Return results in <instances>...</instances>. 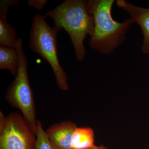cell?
<instances>
[{
    "mask_svg": "<svg viewBox=\"0 0 149 149\" xmlns=\"http://www.w3.org/2000/svg\"><path fill=\"white\" fill-rule=\"evenodd\" d=\"M19 66L16 49L0 45V69L8 70L15 77L18 74Z\"/></svg>",
    "mask_w": 149,
    "mask_h": 149,
    "instance_id": "obj_9",
    "label": "cell"
},
{
    "mask_svg": "<svg viewBox=\"0 0 149 149\" xmlns=\"http://www.w3.org/2000/svg\"><path fill=\"white\" fill-rule=\"evenodd\" d=\"M19 0L0 1V45L15 49L18 38L16 30L7 21L9 8L18 5Z\"/></svg>",
    "mask_w": 149,
    "mask_h": 149,
    "instance_id": "obj_8",
    "label": "cell"
},
{
    "mask_svg": "<svg viewBox=\"0 0 149 149\" xmlns=\"http://www.w3.org/2000/svg\"><path fill=\"white\" fill-rule=\"evenodd\" d=\"M46 18L45 15L39 14L34 15L29 32V47L49 63L59 88L68 91L69 89L68 77L61 65L57 54V37L61 30L54 25L51 27L46 22Z\"/></svg>",
    "mask_w": 149,
    "mask_h": 149,
    "instance_id": "obj_3",
    "label": "cell"
},
{
    "mask_svg": "<svg viewBox=\"0 0 149 149\" xmlns=\"http://www.w3.org/2000/svg\"><path fill=\"white\" fill-rule=\"evenodd\" d=\"M116 5L130 15L134 23L140 26L143 36L141 50L145 54H149V8H144L133 5L125 0H117Z\"/></svg>",
    "mask_w": 149,
    "mask_h": 149,
    "instance_id": "obj_6",
    "label": "cell"
},
{
    "mask_svg": "<svg viewBox=\"0 0 149 149\" xmlns=\"http://www.w3.org/2000/svg\"><path fill=\"white\" fill-rule=\"evenodd\" d=\"M37 136L22 115L0 111V149H35Z\"/></svg>",
    "mask_w": 149,
    "mask_h": 149,
    "instance_id": "obj_5",
    "label": "cell"
},
{
    "mask_svg": "<svg viewBox=\"0 0 149 149\" xmlns=\"http://www.w3.org/2000/svg\"><path fill=\"white\" fill-rule=\"evenodd\" d=\"M47 0H28L27 4L38 10H42L47 3Z\"/></svg>",
    "mask_w": 149,
    "mask_h": 149,
    "instance_id": "obj_12",
    "label": "cell"
},
{
    "mask_svg": "<svg viewBox=\"0 0 149 149\" xmlns=\"http://www.w3.org/2000/svg\"><path fill=\"white\" fill-rule=\"evenodd\" d=\"M87 1L65 0L54 9L45 14L54 25L64 29L70 37L77 61L84 60L86 54L84 41L88 35L92 37L95 28L94 17L87 11Z\"/></svg>",
    "mask_w": 149,
    "mask_h": 149,
    "instance_id": "obj_2",
    "label": "cell"
},
{
    "mask_svg": "<svg viewBox=\"0 0 149 149\" xmlns=\"http://www.w3.org/2000/svg\"><path fill=\"white\" fill-rule=\"evenodd\" d=\"M94 131L89 127H77L72 135V149H85L95 146Z\"/></svg>",
    "mask_w": 149,
    "mask_h": 149,
    "instance_id": "obj_10",
    "label": "cell"
},
{
    "mask_svg": "<svg viewBox=\"0 0 149 149\" xmlns=\"http://www.w3.org/2000/svg\"><path fill=\"white\" fill-rule=\"evenodd\" d=\"M15 49L18 52L19 69L17 76L10 83L5 99L11 106L18 109L37 136V120L34 94L28 74V61L23 50V41L19 38Z\"/></svg>",
    "mask_w": 149,
    "mask_h": 149,
    "instance_id": "obj_4",
    "label": "cell"
},
{
    "mask_svg": "<svg viewBox=\"0 0 149 149\" xmlns=\"http://www.w3.org/2000/svg\"><path fill=\"white\" fill-rule=\"evenodd\" d=\"M37 139L35 149H53L43 128L42 124L37 120Z\"/></svg>",
    "mask_w": 149,
    "mask_h": 149,
    "instance_id": "obj_11",
    "label": "cell"
},
{
    "mask_svg": "<svg viewBox=\"0 0 149 149\" xmlns=\"http://www.w3.org/2000/svg\"><path fill=\"white\" fill-rule=\"evenodd\" d=\"M77 128L74 122L63 121L51 125L46 134L53 149H72V135Z\"/></svg>",
    "mask_w": 149,
    "mask_h": 149,
    "instance_id": "obj_7",
    "label": "cell"
},
{
    "mask_svg": "<svg viewBox=\"0 0 149 149\" xmlns=\"http://www.w3.org/2000/svg\"><path fill=\"white\" fill-rule=\"evenodd\" d=\"M114 0H88L87 11L95 21L94 33L89 44L94 50L109 55L127 39L126 35L134 23L131 17L119 22L113 19L111 10Z\"/></svg>",
    "mask_w": 149,
    "mask_h": 149,
    "instance_id": "obj_1",
    "label": "cell"
},
{
    "mask_svg": "<svg viewBox=\"0 0 149 149\" xmlns=\"http://www.w3.org/2000/svg\"><path fill=\"white\" fill-rule=\"evenodd\" d=\"M85 149H107L106 147L104 146H96L95 145L91 147L90 148Z\"/></svg>",
    "mask_w": 149,
    "mask_h": 149,
    "instance_id": "obj_13",
    "label": "cell"
}]
</instances>
